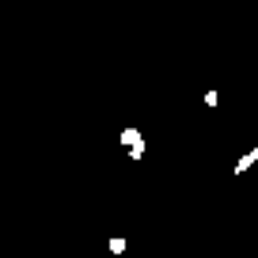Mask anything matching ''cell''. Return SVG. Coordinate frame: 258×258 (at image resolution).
I'll list each match as a JSON object with an SVG mask.
<instances>
[{
	"instance_id": "277c9868",
	"label": "cell",
	"mask_w": 258,
	"mask_h": 258,
	"mask_svg": "<svg viewBox=\"0 0 258 258\" xmlns=\"http://www.w3.org/2000/svg\"><path fill=\"white\" fill-rule=\"evenodd\" d=\"M129 156H133V160H141V156H145V141H137V145H129Z\"/></svg>"
},
{
	"instance_id": "6da1fadb",
	"label": "cell",
	"mask_w": 258,
	"mask_h": 258,
	"mask_svg": "<svg viewBox=\"0 0 258 258\" xmlns=\"http://www.w3.org/2000/svg\"><path fill=\"white\" fill-rule=\"evenodd\" d=\"M254 163H258V145H254V148H250V152H247V156H243V160H239V163H235V171H232V175H235V178H239V175H243V171H250V167H254Z\"/></svg>"
},
{
	"instance_id": "7a4b0ae2",
	"label": "cell",
	"mask_w": 258,
	"mask_h": 258,
	"mask_svg": "<svg viewBox=\"0 0 258 258\" xmlns=\"http://www.w3.org/2000/svg\"><path fill=\"white\" fill-rule=\"evenodd\" d=\"M137 141H145L141 129H121V145H137Z\"/></svg>"
},
{
	"instance_id": "3957f363",
	"label": "cell",
	"mask_w": 258,
	"mask_h": 258,
	"mask_svg": "<svg viewBox=\"0 0 258 258\" xmlns=\"http://www.w3.org/2000/svg\"><path fill=\"white\" fill-rule=\"evenodd\" d=\"M121 250H125V239H121V235H114V239H110V254H121Z\"/></svg>"
}]
</instances>
